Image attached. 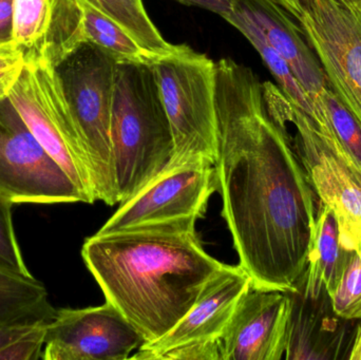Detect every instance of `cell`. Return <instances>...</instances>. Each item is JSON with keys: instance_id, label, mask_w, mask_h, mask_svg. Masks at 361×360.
Instances as JSON below:
<instances>
[{"instance_id": "cb8c5ba5", "label": "cell", "mask_w": 361, "mask_h": 360, "mask_svg": "<svg viewBox=\"0 0 361 360\" xmlns=\"http://www.w3.org/2000/svg\"><path fill=\"white\" fill-rule=\"evenodd\" d=\"M13 205L10 199L0 194V271L31 278L13 225Z\"/></svg>"}, {"instance_id": "f546056e", "label": "cell", "mask_w": 361, "mask_h": 360, "mask_svg": "<svg viewBox=\"0 0 361 360\" xmlns=\"http://www.w3.org/2000/svg\"><path fill=\"white\" fill-rule=\"evenodd\" d=\"M276 1L292 16L295 8H296L297 0H276Z\"/></svg>"}, {"instance_id": "6da1fadb", "label": "cell", "mask_w": 361, "mask_h": 360, "mask_svg": "<svg viewBox=\"0 0 361 360\" xmlns=\"http://www.w3.org/2000/svg\"><path fill=\"white\" fill-rule=\"evenodd\" d=\"M216 192L239 266L252 285L293 292L307 268L319 198L252 69L216 63Z\"/></svg>"}, {"instance_id": "4fadbf2b", "label": "cell", "mask_w": 361, "mask_h": 360, "mask_svg": "<svg viewBox=\"0 0 361 360\" xmlns=\"http://www.w3.org/2000/svg\"><path fill=\"white\" fill-rule=\"evenodd\" d=\"M13 44L25 63L57 67L84 44L76 0H14Z\"/></svg>"}, {"instance_id": "ac0fdd59", "label": "cell", "mask_w": 361, "mask_h": 360, "mask_svg": "<svg viewBox=\"0 0 361 360\" xmlns=\"http://www.w3.org/2000/svg\"><path fill=\"white\" fill-rule=\"evenodd\" d=\"M55 312L40 281L0 271V321L49 323Z\"/></svg>"}, {"instance_id": "7c38bea8", "label": "cell", "mask_w": 361, "mask_h": 360, "mask_svg": "<svg viewBox=\"0 0 361 360\" xmlns=\"http://www.w3.org/2000/svg\"><path fill=\"white\" fill-rule=\"evenodd\" d=\"M288 293L250 285L221 337L222 360H280L288 347Z\"/></svg>"}, {"instance_id": "603a6c76", "label": "cell", "mask_w": 361, "mask_h": 360, "mask_svg": "<svg viewBox=\"0 0 361 360\" xmlns=\"http://www.w3.org/2000/svg\"><path fill=\"white\" fill-rule=\"evenodd\" d=\"M331 304L335 314L345 321L361 318V249L354 252L341 280L333 292Z\"/></svg>"}, {"instance_id": "277c9868", "label": "cell", "mask_w": 361, "mask_h": 360, "mask_svg": "<svg viewBox=\"0 0 361 360\" xmlns=\"http://www.w3.org/2000/svg\"><path fill=\"white\" fill-rule=\"evenodd\" d=\"M118 61L103 49L84 44L56 71L75 120L95 200L118 204L111 149V118Z\"/></svg>"}, {"instance_id": "8fae6325", "label": "cell", "mask_w": 361, "mask_h": 360, "mask_svg": "<svg viewBox=\"0 0 361 360\" xmlns=\"http://www.w3.org/2000/svg\"><path fill=\"white\" fill-rule=\"evenodd\" d=\"M145 340L110 302L56 310L44 332V360H125Z\"/></svg>"}, {"instance_id": "30bf717a", "label": "cell", "mask_w": 361, "mask_h": 360, "mask_svg": "<svg viewBox=\"0 0 361 360\" xmlns=\"http://www.w3.org/2000/svg\"><path fill=\"white\" fill-rule=\"evenodd\" d=\"M216 190V165L208 159L169 162L133 198L122 203L97 234H111L180 218L199 220Z\"/></svg>"}, {"instance_id": "ffe728a7", "label": "cell", "mask_w": 361, "mask_h": 360, "mask_svg": "<svg viewBox=\"0 0 361 360\" xmlns=\"http://www.w3.org/2000/svg\"><path fill=\"white\" fill-rule=\"evenodd\" d=\"M89 4L116 21L144 48L161 56L173 54L180 48L167 42L150 19L142 0H86Z\"/></svg>"}, {"instance_id": "ba28073f", "label": "cell", "mask_w": 361, "mask_h": 360, "mask_svg": "<svg viewBox=\"0 0 361 360\" xmlns=\"http://www.w3.org/2000/svg\"><path fill=\"white\" fill-rule=\"evenodd\" d=\"M292 17L329 87L361 125V8L347 0H297Z\"/></svg>"}, {"instance_id": "9a60e30c", "label": "cell", "mask_w": 361, "mask_h": 360, "mask_svg": "<svg viewBox=\"0 0 361 360\" xmlns=\"http://www.w3.org/2000/svg\"><path fill=\"white\" fill-rule=\"evenodd\" d=\"M233 4L258 25L269 44L288 63L319 116L324 110L320 97L329 87L328 80L298 23L276 0H233Z\"/></svg>"}, {"instance_id": "d6986e66", "label": "cell", "mask_w": 361, "mask_h": 360, "mask_svg": "<svg viewBox=\"0 0 361 360\" xmlns=\"http://www.w3.org/2000/svg\"><path fill=\"white\" fill-rule=\"evenodd\" d=\"M226 21L235 27L238 31L241 32L258 51L284 95L296 107L305 112L312 120H315L317 118V110L314 106L313 101L293 73L288 63L269 44L258 25H255L250 17L235 6V4H233V13L227 17Z\"/></svg>"}, {"instance_id": "7a4b0ae2", "label": "cell", "mask_w": 361, "mask_h": 360, "mask_svg": "<svg viewBox=\"0 0 361 360\" xmlns=\"http://www.w3.org/2000/svg\"><path fill=\"white\" fill-rule=\"evenodd\" d=\"M197 219L145 224L85 241L87 268L145 344L169 333L224 263L204 249ZM144 344V345H145Z\"/></svg>"}, {"instance_id": "d4e9b609", "label": "cell", "mask_w": 361, "mask_h": 360, "mask_svg": "<svg viewBox=\"0 0 361 360\" xmlns=\"http://www.w3.org/2000/svg\"><path fill=\"white\" fill-rule=\"evenodd\" d=\"M222 360L221 340L189 342L154 355L152 360Z\"/></svg>"}, {"instance_id": "2e32d148", "label": "cell", "mask_w": 361, "mask_h": 360, "mask_svg": "<svg viewBox=\"0 0 361 360\" xmlns=\"http://www.w3.org/2000/svg\"><path fill=\"white\" fill-rule=\"evenodd\" d=\"M339 234L338 222L334 213L320 203L310 244L307 268L295 290L311 298L320 297L324 293L332 295L354 253L341 244Z\"/></svg>"}, {"instance_id": "484cf974", "label": "cell", "mask_w": 361, "mask_h": 360, "mask_svg": "<svg viewBox=\"0 0 361 360\" xmlns=\"http://www.w3.org/2000/svg\"><path fill=\"white\" fill-rule=\"evenodd\" d=\"M25 66L23 54L13 42L0 44V99L8 97Z\"/></svg>"}, {"instance_id": "52a82bcc", "label": "cell", "mask_w": 361, "mask_h": 360, "mask_svg": "<svg viewBox=\"0 0 361 360\" xmlns=\"http://www.w3.org/2000/svg\"><path fill=\"white\" fill-rule=\"evenodd\" d=\"M8 99L40 145L68 177L94 203L75 120L56 68L49 63H25Z\"/></svg>"}, {"instance_id": "e0dca14e", "label": "cell", "mask_w": 361, "mask_h": 360, "mask_svg": "<svg viewBox=\"0 0 361 360\" xmlns=\"http://www.w3.org/2000/svg\"><path fill=\"white\" fill-rule=\"evenodd\" d=\"M82 13V33L84 44H92L109 53L118 63H135L154 65L161 55L144 48L133 35L107 15L89 4L76 0Z\"/></svg>"}, {"instance_id": "8992f818", "label": "cell", "mask_w": 361, "mask_h": 360, "mask_svg": "<svg viewBox=\"0 0 361 360\" xmlns=\"http://www.w3.org/2000/svg\"><path fill=\"white\" fill-rule=\"evenodd\" d=\"M263 93L269 112L294 129H288L293 147L320 203L334 213L341 244L349 252L360 251L361 178L326 145L314 120L279 87L264 82Z\"/></svg>"}, {"instance_id": "3957f363", "label": "cell", "mask_w": 361, "mask_h": 360, "mask_svg": "<svg viewBox=\"0 0 361 360\" xmlns=\"http://www.w3.org/2000/svg\"><path fill=\"white\" fill-rule=\"evenodd\" d=\"M111 149L118 204L133 198L171 162L175 144L154 65L118 63Z\"/></svg>"}, {"instance_id": "7402d4cb", "label": "cell", "mask_w": 361, "mask_h": 360, "mask_svg": "<svg viewBox=\"0 0 361 360\" xmlns=\"http://www.w3.org/2000/svg\"><path fill=\"white\" fill-rule=\"evenodd\" d=\"M320 97L337 139L361 175V125L330 87Z\"/></svg>"}, {"instance_id": "5bb4252c", "label": "cell", "mask_w": 361, "mask_h": 360, "mask_svg": "<svg viewBox=\"0 0 361 360\" xmlns=\"http://www.w3.org/2000/svg\"><path fill=\"white\" fill-rule=\"evenodd\" d=\"M250 285L252 278L239 264H224L179 323L160 340L143 345L130 359L152 360L159 353L189 342L221 340Z\"/></svg>"}, {"instance_id": "83f0119b", "label": "cell", "mask_w": 361, "mask_h": 360, "mask_svg": "<svg viewBox=\"0 0 361 360\" xmlns=\"http://www.w3.org/2000/svg\"><path fill=\"white\" fill-rule=\"evenodd\" d=\"M176 1L185 6H197V8L216 13L225 20L233 10V0H176Z\"/></svg>"}, {"instance_id": "44dd1931", "label": "cell", "mask_w": 361, "mask_h": 360, "mask_svg": "<svg viewBox=\"0 0 361 360\" xmlns=\"http://www.w3.org/2000/svg\"><path fill=\"white\" fill-rule=\"evenodd\" d=\"M49 323L0 321V360L42 359Z\"/></svg>"}, {"instance_id": "9c48e42d", "label": "cell", "mask_w": 361, "mask_h": 360, "mask_svg": "<svg viewBox=\"0 0 361 360\" xmlns=\"http://www.w3.org/2000/svg\"><path fill=\"white\" fill-rule=\"evenodd\" d=\"M0 194L14 204L89 203L8 97L0 99Z\"/></svg>"}, {"instance_id": "5b68a950", "label": "cell", "mask_w": 361, "mask_h": 360, "mask_svg": "<svg viewBox=\"0 0 361 360\" xmlns=\"http://www.w3.org/2000/svg\"><path fill=\"white\" fill-rule=\"evenodd\" d=\"M154 70L175 144L171 162L203 158L216 164V63L180 46L154 63Z\"/></svg>"}, {"instance_id": "4dcf8cb0", "label": "cell", "mask_w": 361, "mask_h": 360, "mask_svg": "<svg viewBox=\"0 0 361 360\" xmlns=\"http://www.w3.org/2000/svg\"><path fill=\"white\" fill-rule=\"evenodd\" d=\"M350 4H355V6H360L361 8V0H347Z\"/></svg>"}, {"instance_id": "4316f807", "label": "cell", "mask_w": 361, "mask_h": 360, "mask_svg": "<svg viewBox=\"0 0 361 360\" xmlns=\"http://www.w3.org/2000/svg\"><path fill=\"white\" fill-rule=\"evenodd\" d=\"M14 0H0V44L13 42Z\"/></svg>"}, {"instance_id": "f1b7e54d", "label": "cell", "mask_w": 361, "mask_h": 360, "mask_svg": "<svg viewBox=\"0 0 361 360\" xmlns=\"http://www.w3.org/2000/svg\"><path fill=\"white\" fill-rule=\"evenodd\" d=\"M360 323L356 330L355 335H354L353 344L350 349V354L348 359L350 360H361V318Z\"/></svg>"}]
</instances>
